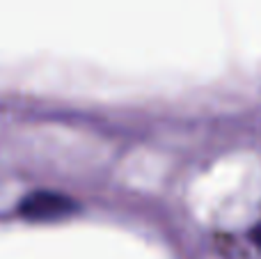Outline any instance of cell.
<instances>
[{
	"instance_id": "cell-1",
	"label": "cell",
	"mask_w": 261,
	"mask_h": 259,
	"mask_svg": "<svg viewBox=\"0 0 261 259\" xmlns=\"http://www.w3.org/2000/svg\"><path fill=\"white\" fill-rule=\"evenodd\" d=\"M73 211V202L60 193H32L21 202V214L30 220H55Z\"/></svg>"
},
{
	"instance_id": "cell-2",
	"label": "cell",
	"mask_w": 261,
	"mask_h": 259,
	"mask_svg": "<svg viewBox=\"0 0 261 259\" xmlns=\"http://www.w3.org/2000/svg\"><path fill=\"white\" fill-rule=\"evenodd\" d=\"M252 241H254V243H257V246L261 248V223H259L257 227L252 229Z\"/></svg>"
}]
</instances>
